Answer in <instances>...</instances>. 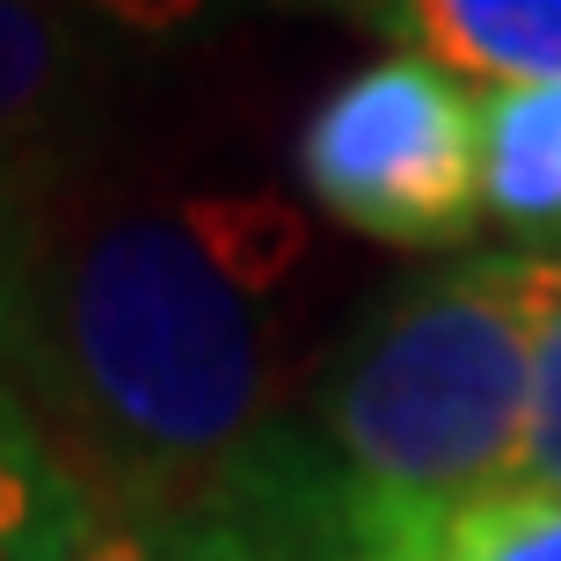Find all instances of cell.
Wrapping results in <instances>:
<instances>
[{"mask_svg":"<svg viewBox=\"0 0 561 561\" xmlns=\"http://www.w3.org/2000/svg\"><path fill=\"white\" fill-rule=\"evenodd\" d=\"M561 255H459L387 291L313 387V453L343 518L518 481L533 351Z\"/></svg>","mask_w":561,"mask_h":561,"instance_id":"obj_2","label":"cell"},{"mask_svg":"<svg viewBox=\"0 0 561 561\" xmlns=\"http://www.w3.org/2000/svg\"><path fill=\"white\" fill-rule=\"evenodd\" d=\"M307 219L263 190H168L37 241L15 387L110 518H219L343 561V496L285 423Z\"/></svg>","mask_w":561,"mask_h":561,"instance_id":"obj_1","label":"cell"},{"mask_svg":"<svg viewBox=\"0 0 561 561\" xmlns=\"http://www.w3.org/2000/svg\"><path fill=\"white\" fill-rule=\"evenodd\" d=\"M110 525L103 496L73 474L30 401L0 387V561H66Z\"/></svg>","mask_w":561,"mask_h":561,"instance_id":"obj_8","label":"cell"},{"mask_svg":"<svg viewBox=\"0 0 561 561\" xmlns=\"http://www.w3.org/2000/svg\"><path fill=\"white\" fill-rule=\"evenodd\" d=\"M343 561H561V489L496 481L453 503L343 518Z\"/></svg>","mask_w":561,"mask_h":561,"instance_id":"obj_6","label":"cell"},{"mask_svg":"<svg viewBox=\"0 0 561 561\" xmlns=\"http://www.w3.org/2000/svg\"><path fill=\"white\" fill-rule=\"evenodd\" d=\"M37 205L0 197V387L15 379V351H22V321H30V271H37Z\"/></svg>","mask_w":561,"mask_h":561,"instance_id":"obj_11","label":"cell"},{"mask_svg":"<svg viewBox=\"0 0 561 561\" xmlns=\"http://www.w3.org/2000/svg\"><path fill=\"white\" fill-rule=\"evenodd\" d=\"M357 22L387 51H416L474 88L561 81V0H285Z\"/></svg>","mask_w":561,"mask_h":561,"instance_id":"obj_5","label":"cell"},{"mask_svg":"<svg viewBox=\"0 0 561 561\" xmlns=\"http://www.w3.org/2000/svg\"><path fill=\"white\" fill-rule=\"evenodd\" d=\"M66 561H321V554L219 518H110Z\"/></svg>","mask_w":561,"mask_h":561,"instance_id":"obj_9","label":"cell"},{"mask_svg":"<svg viewBox=\"0 0 561 561\" xmlns=\"http://www.w3.org/2000/svg\"><path fill=\"white\" fill-rule=\"evenodd\" d=\"M518 481L561 489V291L540 321V351H533V409H525V453Z\"/></svg>","mask_w":561,"mask_h":561,"instance_id":"obj_10","label":"cell"},{"mask_svg":"<svg viewBox=\"0 0 561 561\" xmlns=\"http://www.w3.org/2000/svg\"><path fill=\"white\" fill-rule=\"evenodd\" d=\"M481 219L525 255L561 241V81L481 88Z\"/></svg>","mask_w":561,"mask_h":561,"instance_id":"obj_7","label":"cell"},{"mask_svg":"<svg viewBox=\"0 0 561 561\" xmlns=\"http://www.w3.org/2000/svg\"><path fill=\"white\" fill-rule=\"evenodd\" d=\"M81 22H103V30H131V37H168V30H190L197 15H211V0H59Z\"/></svg>","mask_w":561,"mask_h":561,"instance_id":"obj_12","label":"cell"},{"mask_svg":"<svg viewBox=\"0 0 561 561\" xmlns=\"http://www.w3.org/2000/svg\"><path fill=\"white\" fill-rule=\"evenodd\" d=\"M103 95V37L59 0H0V197H22L81 146Z\"/></svg>","mask_w":561,"mask_h":561,"instance_id":"obj_4","label":"cell"},{"mask_svg":"<svg viewBox=\"0 0 561 561\" xmlns=\"http://www.w3.org/2000/svg\"><path fill=\"white\" fill-rule=\"evenodd\" d=\"M299 190L387 249H467L481 219V88L416 51H379L321 95L291 146Z\"/></svg>","mask_w":561,"mask_h":561,"instance_id":"obj_3","label":"cell"}]
</instances>
